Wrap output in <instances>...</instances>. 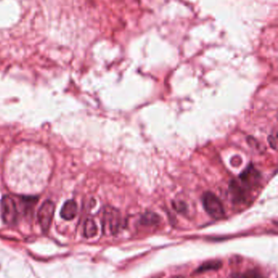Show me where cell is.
Masks as SVG:
<instances>
[{"label": "cell", "instance_id": "11", "mask_svg": "<svg viewBox=\"0 0 278 278\" xmlns=\"http://www.w3.org/2000/svg\"><path fill=\"white\" fill-rule=\"evenodd\" d=\"M172 205H173V207H174L178 212L183 213V212H185V211H186L187 206H186V204H185L184 202H172Z\"/></svg>", "mask_w": 278, "mask_h": 278}, {"label": "cell", "instance_id": "3", "mask_svg": "<svg viewBox=\"0 0 278 278\" xmlns=\"http://www.w3.org/2000/svg\"><path fill=\"white\" fill-rule=\"evenodd\" d=\"M3 220L8 225H14L18 222L19 212L15 200L9 196H5L1 201Z\"/></svg>", "mask_w": 278, "mask_h": 278}, {"label": "cell", "instance_id": "5", "mask_svg": "<svg viewBox=\"0 0 278 278\" xmlns=\"http://www.w3.org/2000/svg\"><path fill=\"white\" fill-rule=\"evenodd\" d=\"M260 177V173L254 168V166L250 165L241 173L240 180L243 183L246 187L251 188L256 185Z\"/></svg>", "mask_w": 278, "mask_h": 278}, {"label": "cell", "instance_id": "7", "mask_svg": "<svg viewBox=\"0 0 278 278\" xmlns=\"http://www.w3.org/2000/svg\"><path fill=\"white\" fill-rule=\"evenodd\" d=\"M77 211L78 207L75 201L69 200L64 203L61 210V216L64 220H71L76 216Z\"/></svg>", "mask_w": 278, "mask_h": 278}, {"label": "cell", "instance_id": "12", "mask_svg": "<svg viewBox=\"0 0 278 278\" xmlns=\"http://www.w3.org/2000/svg\"><path fill=\"white\" fill-rule=\"evenodd\" d=\"M268 143H269L270 146H271L273 150H276V139L275 137L272 136V135H270V136L268 137Z\"/></svg>", "mask_w": 278, "mask_h": 278}, {"label": "cell", "instance_id": "1", "mask_svg": "<svg viewBox=\"0 0 278 278\" xmlns=\"http://www.w3.org/2000/svg\"><path fill=\"white\" fill-rule=\"evenodd\" d=\"M202 204L205 211H207L211 217L215 219H220L225 213L224 206L220 198L212 194L211 192H207L202 196Z\"/></svg>", "mask_w": 278, "mask_h": 278}, {"label": "cell", "instance_id": "4", "mask_svg": "<svg viewBox=\"0 0 278 278\" xmlns=\"http://www.w3.org/2000/svg\"><path fill=\"white\" fill-rule=\"evenodd\" d=\"M55 205L52 201H46L43 203L38 213V220L44 231H48L54 216Z\"/></svg>", "mask_w": 278, "mask_h": 278}, {"label": "cell", "instance_id": "2", "mask_svg": "<svg viewBox=\"0 0 278 278\" xmlns=\"http://www.w3.org/2000/svg\"><path fill=\"white\" fill-rule=\"evenodd\" d=\"M104 233L109 232L111 234H115L122 225V219L119 212L113 208L107 207L104 211L102 220Z\"/></svg>", "mask_w": 278, "mask_h": 278}, {"label": "cell", "instance_id": "10", "mask_svg": "<svg viewBox=\"0 0 278 278\" xmlns=\"http://www.w3.org/2000/svg\"><path fill=\"white\" fill-rule=\"evenodd\" d=\"M222 267V263L219 260L208 261L203 263L201 267L196 270V273H202L207 271H215L220 269Z\"/></svg>", "mask_w": 278, "mask_h": 278}, {"label": "cell", "instance_id": "6", "mask_svg": "<svg viewBox=\"0 0 278 278\" xmlns=\"http://www.w3.org/2000/svg\"><path fill=\"white\" fill-rule=\"evenodd\" d=\"M229 193H230L231 199L234 203H241L246 202V190L239 185L237 181H231L229 185Z\"/></svg>", "mask_w": 278, "mask_h": 278}, {"label": "cell", "instance_id": "8", "mask_svg": "<svg viewBox=\"0 0 278 278\" xmlns=\"http://www.w3.org/2000/svg\"><path fill=\"white\" fill-rule=\"evenodd\" d=\"M160 220L161 218L158 214L148 211L142 215V217L140 219V224L145 226H154L159 224Z\"/></svg>", "mask_w": 278, "mask_h": 278}, {"label": "cell", "instance_id": "9", "mask_svg": "<svg viewBox=\"0 0 278 278\" xmlns=\"http://www.w3.org/2000/svg\"><path fill=\"white\" fill-rule=\"evenodd\" d=\"M83 234L87 238H91L97 234V226L93 220L87 219L86 220L83 228Z\"/></svg>", "mask_w": 278, "mask_h": 278}]
</instances>
